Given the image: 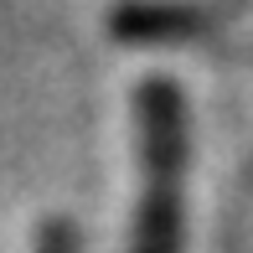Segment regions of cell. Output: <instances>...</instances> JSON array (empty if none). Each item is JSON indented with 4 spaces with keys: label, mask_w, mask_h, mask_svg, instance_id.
Returning a JSON list of instances; mask_svg holds the SVG:
<instances>
[{
    "label": "cell",
    "mask_w": 253,
    "mask_h": 253,
    "mask_svg": "<svg viewBox=\"0 0 253 253\" xmlns=\"http://www.w3.org/2000/svg\"><path fill=\"white\" fill-rule=\"evenodd\" d=\"M140 119V212L129 253H181V191H186V103L176 78H145L134 93Z\"/></svg>",
    "instance_id": "6da1fadb"
},
{
    "label": "cell",
    "mask_w": 253,
    "mask_h": 253,
    "mask_svg": "<svg viewBox=\"0 0 253 253\" xmlns=\"http://www.w3.org/2000/svg\"><path fill=\"white\" fill-rule=\"evenodd\" d=\"M248 0H124L114 5L109 31L129 47H176L222 31Z\"/></svg>",
    "instance_id": "7a4b0ae2"
},
{
    "label": "cell",
    "mask_w": 253,
    "mask_h": 253,
    "mask_svg": "<svg viewBox=\"0 0 253 253\" xmlns=\"http://www.w3.org/2000/svg\"><path fill=\"white\" fill-rule=\"evenodd\" d=\"M37 253H83V243H78V227L67 222V217L42 222V233H37Z\"/></svg>",
    "instance_id": "3957f363"
}]
</instances>
